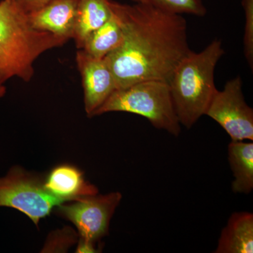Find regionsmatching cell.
I'll use <instances>...</instances> for the list:
<instances>
[{"label":"cell","instance_id":"obj_1","mask_svg":"<svg viewBox=\"0 0 253 253\" xmlns=\"http://www.w3.org/2000/svg\"><path fill=\"white\" fill-rule=\"evenodd\" d=\"M123 41L106 56L118 89L146 81L169 82L189 54L187 23L182 15L150 5L111 0Z\"/></svg>","mask_w":253,"mask_h":253},{"label":"cell","instance_id":"obj_2","mask_svg":"<svg viewBox=\"0 0 253 253\" xmlns=\"http://www.w3.org/2000/svg\"><path fill=\"white\" fill-rule=\"evenodd\" d=\"M68 38L32 26L18 0L0 1V84L17 77L31 81L33 63L43 53L64 45Z\"/></svg>","mask_w":253,"mask_h":253},{"label":"cell","instance_id":"obj_3","mask_svg":"<svg viewBox=\"0 0 253 253\" xmlns=\"http://www.w3.org/2000/svg\"><path fill=\"white\" fill-rule=\"evenodd\" d=\"M224 54L216 39L200 52L190 51L174 69L168 84L181 126L190 129L206 115L217 91L214 70Z\"/></svg>","mask_w":253,"mask_h":253},{"label":"cell","instance_id":"obj_4","mask_svg":"<svg viewBox=\"0 0 253 253\" xmlns=\"http://www.w3.org/2000/svg\"><path fill=\"white\" fill-rule=\"evenodd\" d=\"M126 112L146 118L154 127L178 136L181 124L176 116L168 82L146 81L113 91L93 114ZM92 116V117H93Z\"/></svg>","mask_w":253,"mask_h":253},{"label":"cell","instance_id":"obj_5","mask_svg":"<svg viewBox=\"0 0 253 253\" xmlns=\"http://www.w3.org/2000/svg\"><path fill=\"white\" fill-rule=\"evenodd\" d=\"M63 203L46 191L44 180L18 166L0 177V207L24 213L36 225Z\"/></svg>","mask_w":253,"mask_h":253},{"label":"cell","instance_id":"obj_6","mask_svg":"<svg viewBox=\"0 0 253 253\" xmlns=\"http://www.w3.org/2000/svg\"><path fill=\"white\" fill-rule=\"evenodd\" d=\"M121 199L119 192L84 196L60 204L57 211L76 226L81 240L94 244L109 233L110 221Z\"/></svg>","mask_w":253,"mask_h":253},{"label":"cell","instance_id":"obj_7","mask_svg":"<svg viewBox=\"0 0 253 253\" xmlns=\"http://www.w3.org/2000/svg\"><path fill=\"white\" fill-rule=\"evenodd\" d=\"M242 85L240 76L228 81L222 91L215 93L206 113L231 141L253 140V110L245 100Z\"/></svg>","mask_w":253,"mask_h":253},{"label":"cell","instance_id":"obj_8","mask_svg":"<svg viewBox=\"0 0 253 253\" xmlns=\"http://www.w3.org/2000/svg\"><path fill=\"white\" fill-rule=\"evenodd\" d=\"M76 60L84 89V109L87 116L92 117L95 111L117 89L116 80L105 57L97 59L80 49Z\"/></svg>","mask_w":253,"mask_h":253},{"label":"cell","instance_id":"obj_9","mask_svg":"<svg viewBox=\"0 0 253 253\" xmlns=\"http://www.w3.org/2000/svg\"><path fill=\"white\" fill-rule=\"evenodd\" d=\"M79 0H51L28 13L32 26L41 31L73 39Z\"/></svg>","mask_w":253,"mask_h":253},{"label":"cell","instance_id":"obj_10","mask_svg":"<svg viewBox=\"0 0 253 253\" xmlns=\"http://www.w3.org/2000/svg\"><path fill=\"white\" fill-rule=\"evenodd\" d=\"M44 186L49 194L64 203L99 192L96 186L86 180L82 171L70 165L54 168L44 181Z\"/></svg>","mask_w":253,"mask_h":253},{"label":"cell","instance_id":"obj_11","mask_svg":"<svg viewBox=\"0 0 253 253\" xmlns=\"http://www.w3.org/2000/svg\"><path fill=\"white\" fill-rule=\"evenodd\" d=\"M216 253H253V214L233 213L221 232Z\"/></svg>","mask_w":253,"mask_h":253},{"label":"cell","instance_id":"obj_12","mask_svg":"<svg viewBox=\"0 0 253 253\" xmlns=\"http://www.w3.org/2000/svg\"><path fill=\"white\" fill-rule=\"evenodd\" d=\"M111 0H79L73 39L83 49L86 38L112 17Z\"/></svg>","mask_w":253,"mask_h":253},{"label":"cell","instance_id":"obj_13","mask_svg":"<svg viewBox=\"0 0 253 253\" xmlns=\"http://www.w3.org/2000/svg\"><path fill=\"white\" fill-rule=\"evenodd\" d=\"M228 160L234 180L231 189L236 194H249L253 189V141H231Z\"/></svg>","mask_w":253,"mask_h":253},{"label":"cell","instance_id":"obj_14","mask_svg":"<svg viewBox=\"0 0 253 253\" xmlns=\"http://www.w3.org/2000/svg\"><path fill=\"white\" fill-rule=\"evenodd\" d=\"M123 37L122 28L113 14L107 22L89 35L81 49L93 57L103 59L121 44Z\"/></svg>","mask_w":253,"mask_h":253},{"label":"cell","instance_id":"obj_15","mask_svg":"<svg viewBox=\"0 0 253 253\" xmlns=\"http://www.w3.org/2000/svg\"><path fill=\"white\" fill-rule=\"evenodd\" d=\"M135 4H146L176 14L204 16L207 9L204 0H131Z\"/></svg>","mask_w":253,"mask_h":253},{"label":"cell","instance_id":"obj_16","mask_svg":"<svg viewBox=\"0 0 253 253\" xmlns=\"http://www.w3.org/2000/svg\"><path fill=\"white\" fill-rule=\"evenodd\" d=\"M244 9V55L251 70L253 68V0H242Z\"/></svg>","mask_w":253,"mask_h":253},{"label":"cell","instance_id":"obj_17","mask_svg":"<svg viewBox=\"0 0 253 253\" xmlns=\"http://www.w3.org/2000/svg\"><path fill=\"white\" fill-rule=\"evenodd\" d=\"M23 9L28 13L41 9L51 0H18Z\"/></svg>","mask_w":253,"mask_h":253},{"label":"cell","instance_id":"obj_18","mask_svg":"<svg viewBox=\"0 0 253 253\" xmlns=\"http://www.w3.org/2000/svg\"><path fill=\"white\" fill-rule=\"evenodd\" d=\"M94 244L80 240L77 253H94Z\"/></svg>","mask_w":253,"mask_h":253},{"label":"cell","instance_id":"obj_19","mask_svg":"<svg viewBox=\"0 0 253 253\" xmlns=\"http://www.w3.org/2000/svg\"><path fill=\"white\" fill-rule=\"evenodd\" d=\"M6 92V88L4 84H0V99L4 96Z\"/></svg>","mask_w":253,"mask_h":253}]
</instances>
